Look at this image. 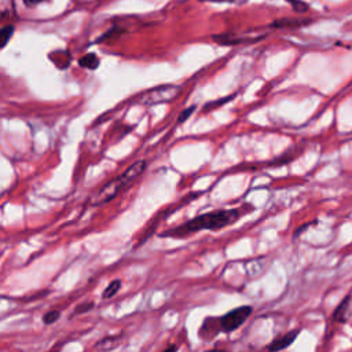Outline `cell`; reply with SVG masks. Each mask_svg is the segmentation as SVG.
<instances>
[{
	"mask_svg": "<svg viewBox=\"0 0 352 352\" xmlns=\"http://www.w3.org/2000/svg\"><path fill=\"white\" fill-rule=\"evenodd\" d=\"M213 40L220 43V44L231 45V44H239V43L250 41V37L249 36H238V34H217V36H213Z\"/></svg>",
	"mask_w": 352,
	"mask_h": 352,
	"instance_id": "52a82bcc",
	"label": "cell"
},
{
	"mask_svg": "<svg viewBox=\"0 0 352 352\" xmlns=\"http://www.w3.org/2000/svg\"><path fill=\"white\" fill-rule=\"evenodd\" d=\"M146 168V161L140 160L132 164L125 172H122L120 176L109 182L106 186H103L92 198H91V205H102L106 204L107 201L113 199L117 197L126 186L132 183Z\"/></svg>",
	"mask_w": 352,
	"mask_h": 352,
	"instance_id": "7a4b0ae2",
	"label": "cell"
},
{
	"mask_svg": "<svg viewBox=\"0 0 352 352\" xmlns=\"http://www.w3.org/2000/svg\"><path fill=\"white\" fill-rule=\"evenodd\" d=\"M43 0H23V3L28 6V7H33V6H37L38 3H41Z\"/></svg>",
	"mask_w": 352,
	"mask_h": 352,
	"instance_id": "2e32d148",
	"label": "cell"
},
{
	"mask_svg": "<svg viewBox=\"0 0 352 352\" xmlns=\"http://www.w3.org/2000/svg\"><path fill=\"white\" fill-rule=\"evenodd\" d=\"M177 351V346L176 345H170V346H168L164 352H176Z\"/></svg>",
	"mask_w": 352,
	"mask_h": 352,
	"instance_id": "e0dca14e",
	"label": "cell"
},
{
	"mask_svg": "<svg viewBox=\"0 0 352 352\" xmlns=\"http://www.w3.org/2000/svg\"><path fill=\"white\" fill-rule=\"evenodd\" d=\"M292 6H293V8L296 10V11H298V12H302V11H307V4L304 3V1H301V0H287Z\"/></svg>",
	"mask_w": 352,
	"mask_h": 352,
	"instance_id": "5bb4252c",
	"label": "cell"
},
{
	"mask_svg": "<svg viewBox=\"0 0 352 352\" xmlns=\"http://www.w3.org/2000/svg\"><path fill=\"white\" fill-rule=\"evenodd\" d=\"M208 352H224V351H208Z\"/></svg>",
	"mask_w": 352,
	"mask_h": 352,
	"instance_id": "d6986e66",
	"label": "cell"
},
{
	"mask_svg": "<svg viewBox=\"0 0 352 352\" xmlns=\"http://www.w3.org/2000/svg\"><path fill=\"white\" fill-rule=\"evenodd\" d=\"M51 352H58V351H56V349H55V351H51Z\"/></svg>",
	"mask_w": 352,
	"mask_h": 352,
	"instance_id": "ffe728a7",
	"label": "cell"
},
{
	"mask_svg": "<svg viewBox=\"0 0 352 352\" xmlns=\"http://www.w3.org/2000/svg\"><path fill=\"white\" fill-rule=\"evenodd\" d=\"M179 94H180L179 85L166 84V85H160L143 92L138 100L142 104H158V103L173 100L175 98H177Z\"/></svg>",
	"mask_w": 352,
	"mask_h": 352,
	"instance_id": "3957f363",
	"label": "cell"
},
{
	"mask_svg": "<svg viewBox=\"0 0 352 352\" xmlns=\"http://www.w3.org/2000/svg\"><path fill=\"white\" fill-rule=\"evenodd\" d=\"M118 344H120V337H107V338H103L100 342H98L96 348L102 352H106V351L114 349Z\"/></svg>",
	"mask_w": 352,
	"mask_h": 352,
	"instance_id": "9c48e42d",
	"label": "cell"
},
{
	"mask_svg": "<svg viewBox=\"0 0 352 352\" xmlns=\"http://www.w3.org/2000/svg\"><path fill=\"white\" fill-rule=\"evenodd\" d=\"M352 316V297H345L334 311V320L346 322Z\"/></svg>",
	"mask_w": 352,
	"mask_h": 352,
	"instance_id": "8992f818",
	"label": "cell"
},
{
	"mask_svg": "<svg viewBox=\"0 0 352 352\" xmlns=\"http://www.w3.org/2000/svg\"><path fill=\"white\" fill-rule=\"evenodd\" d=\"M202 1H216V3H221V1H231V0H202Z\"/></svg>",
	"mask_w": 352,
	"mask_h": 352,
	"instance_id": "ac0fdd59",
	"label": "cell"
},
{
	"mask_svg": "<svg viewBox=\"0 0 352 352\" xmlns=\"http://www.w3.org/2000/svg\"><path fill=\"white\" fill-rule=\"evenodd\" d=\"M300 334V330H292V331H287L279 337H276L270 345H268V349L270 352H276V351H282L285 348H287L289 345L293 344V341L297 338V336Z\"/></svg>",
	"mask_w": 352,
	"mask_h": 352,
	"instance_id": "5b68a950",
	"label": "cell"
},
{
	"mask_svg": "<svg viewBox=\"0 0 352 352\" xmlns=\"http://www.w3.org/2000/svg\"><path fill=\"white\" fill-rule=\"evenodd\" d=\"M80 65L84 66V67H88V69H95V67L98 66V58H96L94 54L84 55V56L80 59Z\"/></svg>",
	"mask_w": 352,
	"mask_h": 352,
	"instance_id": "7c38bea8",
	"label": "cell"
},
{
	"mask_svg": "<svg viewBox=\"0 0 352 352\" xmlns=\"http://www.w3.org/2000/svg\"><path fill=\"white\" fill-rule=\"evenodd\" d=\"M59 316H60V312H59V311H56V309H51V311H48V312H45V314H44V316H43V322H44L45 324H51V323L56 322V320L59 319Z\"/></svg>",
	"mask_w": 352,
	"mask_h": 352,
	"instance_id": "4fadbf2b",
	"label": "cell"
},
{
	"mask_svg": "<svg viewBox=\"0 0 352 352\" xmlns=\"http://www.w3.org/2000/svg\"><path fill=\"white\" fill-rule=\"evenodd\" d=\"M120 287H121V280L120 279H116V280L110 282V285L103 290V294H102L103 298H111L113 296H116L118 293Z\"/></svg>",
	"mask_w": 352,
	"mask_h": 352,
	"instance_id": "8fae6325",
	"label": "cell"
},
{
	"mask_svg": "<svg viewBox=\"0 0 352 352\" xmlns=\"http://www.w3.org/2000/svg\"><path fill=\"white\" fill-rule=\"evenodd\" d=\"M15 15L14 0H0V21H7Z\"/></svg>",
	"mask_w": 352,
	"mask_h": 352,
	"instance_id": "ba28073f",
	"label": "cell"
},
{
	"mask_svg": "<svg viewBox=\"0 0 352 352\" xmlns=\"http://www.w3.org/2000/svg\"><path fill=\"white\" fill-rule=\"evenodd\" d=\"M194 110V107H188V109H186L182 114H180V118H179V121H184L187 117H188V114L191 113Z\"/></svg>",
	"mask_w": 352,
	"mask_h": 352,
	"instance_id": "9a60e30c",
	"label": "cell"
},
{
	"mask_svg": "<svg viewBox=\"0 0 352 352\" xmlns=\"http://www.w3.org/2000/svg\"><path fill=\"white\" fill-rule=\"evenodd\" d=\"M239 217V212L235 209L230 210H216V212H209L201 216H197L187 221L186 224L176 227L164 235L168 236H186L191 232H197L201 230H220L226 226L232 224L236 219Z\"/></svg>",
	"mask_w": 352,
	"mask_h": 352,
	"instance_id": "6da1fadb",
	"label": "cell"
},
{
	"mask_svg": "<svg viewBox=\"0 0 352 352\" xmlns=\"http://www.w3.org/2000/svg\"><path fill=\"white\" fill-rule=\"evenodd\" d=\"M12 32H14L12 25H0V48L8 43Z\"/></svg>",
	"mask_w": 352,
	"mask_h": 352,
	"instance_id": "30bf717a",
	"label": "cell"
},
{
	"mask_svg": "<svg viewBox=\"0 0 352 352\" xmlns=\"http://www.w3.org/2000/svg\"><path fill=\"white\" fill-rule=\"evenodd\" d=\"M250 314H252V307H249V305L238 307V308L227 312L221 318H217V326L221 331L231 333V331L236 330L239 326H242L245 323V320L250 316Z\"/></svg>",
	"mask_w": 352,
	"mask_h": 352,
	"instance_id": "277c9868",
	"label": "cell"
}]
</instances>
